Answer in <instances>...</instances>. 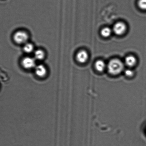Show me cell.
<instances>
[{"label":"cell","instance_id":"cell-1","mask_svg":"<svg viewBox=\"0 0 146 146\" xmlns=\"http://www.w3.org/2000/svg\"><path fill=\"white\" fill-rule=\"evenodd\" d=\"M124 68V64L118 59H112L107 65V69L109 73L114 76L121 73Z\"/></svg>","mask_w":146,"mask_h":146},{"label":"cell","instance_id":"cell-2","mask_svg":"<svg viewBox=\"0 0 146 146\" xmlns=\"http://www.w3.org/2000/svg\"><path fill=\"white\" fill-rule=\"evenodd\" d=\"M14 41L19 44H25L27 42L29 36L27 33L24 31H19L15 32L13 35Z\"/></svg>","mask_w":146,"mask_h":146},{"label":"cell","instance_id":"cell-3","mask_svg":"<svg viewBox=\"0 0 146 146\" xmlns=\"http://www.w3.org/2000/svg\"><path fill=\"white\" fill-rule=\"evenodd\" d=\"M23 67L26 69H31L35 68L36 63L35 58L29 56L24 58L21 62Z\"/></svg>","mask_w":146,"mask_h":146},{"label":"cell","instance_id":"cell-4","mask_svg":"<svg viewBox=\"0 0 146 146\" xmlns=\"http://www.w3.org/2000/svg\"><path fill=\"white\" fill-rule=\"evenodd\" d=\"M127 29L125 24L123 22H118L114 25L113 32L117 35H120L125 33Z\"/></svg>","mask_w":146,"mask_h":146},{"label":"cell","instance_id":"cell-5","mask_svg":"<svg viewBox=\"0 0 146 146\" xmlns=\"http://www.w3.org/2000/svg\"><path fill=\"white\" fill-rule=\"evenodd\" d=\"M35 74L38 77L43 78L46 76L47 70L44 65L42 64L37 65L35 66Z\"/></svg>","mask_w":146,"mask_h":146},{"label":"cell","instance_id":"cell-6","mask_svg":"<svg viewBox=\"0 0 146 146\" xmlns=\"http://www.w3.org/2000/svg\"><path fill=\"white\" fill-rule=\"evenodd\" d=\"M88 54L86 51L82 50L78 52L76 55V59L78 62L81 63H85L88 59Z\"/></svg>","mask_w":146,"mask_h":146},{"label":"cell","instance_id":"cell-7","mask_svg":"<svg viewBox=\"0 0 146 146\" xmlns=\"http://www.w3.org/2000/svg\"><path fill=\"white\" fill-rule=\"evenodd\" d=\"M137 63V59L135 56H129L125 58V63L127 66L129 67H132Z\"/></svg>","mask_w":146,"mask_h":146},{"label":"cell","instance_id":"cell-8","mask_svg":"<svg viewBox=\"0 0 146 146\" xmlns=\"http://www.w3.org/2000/svg\"><path fill=\"white\" fill-rule=\"evenodd\" d=\"M95 67L98 71L102 72L105 69L106 64L103 61L98 60L95 63Z\"/></svg>","mask_w":146,"mask_h":146},{"label":"cell","instance_id":"cell-9","mask_svg":"<svg viewBox=\"0 0 146 146\" xmlns=\"http://www.w3.org/2000/svg\"><path fill=\"white\" fill-rule=\"evenodd\" d=\"M45 56L44 52L41 49H38L34 52V58L37 60H42L44 58Z\"/></svg>","mask_w":146,"mask_h":146},{"label":"cell","instance_id":"cell-10","mask_svg":"<svg viewBox=\"0 0 146 146\" xmlns=\"http://www.w3.org/2000/svg\"><path fill=\"white\" fill-rule=\"evenodd\" d=\"M34 50V45L32 44L27 42L24 45L23 50L25 53L28 54L31 53L33 52Z\"/></svg>","mask_w":146,"mask_h":146},{"label":"cell","instance_id":"cell-11","mask_svg":"<svg viewBox=\"0 0 146 146\" xmlns=\"http://www.w3.org/2000/svg\"><path fill=\"white\" fill-rule=\"evenodd\" d=\"M112 31L110 28L106 27L103 28L101 31V35L104 37H108L111 35Z\"/></svg>","mask_w":146,"mask_h":146},{"label":"cell","instance_id":"cell-12","mask_svg":"<svg viewBox=\"0 0 146 146\" xmlns=\"http://www.w3.org/2000/svg\"><path fill=\"white\" fill-rule=\"evenodd\" d=\"M137 5L140 9L146 10V0H139Z\"/></svg>","mask_w":146,"mask_h":146},{"label":"cell","instance_id":"cell-13","mask_svg":"<svg viewBox=\"0 0 146 146\" xmlns=\"http://www.w3.org/2000/svg\"><path fill=\"white\" fill-rule=\"evenodd\" d=\"M125 74L126 76L128 77H131L134 75V72L130 69H127L125 71Z\"/></svg>","mask_w":146,"mask_h":146}]
</instances>
